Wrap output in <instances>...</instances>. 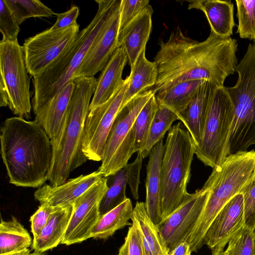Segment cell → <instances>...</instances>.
<instances>
[{
    "mask_svg": "<svg viewBox=\"0 0 255 255\" xmlns=\"http://www.w3.org/2000/svg\"><path fill=\"white\" fill-rule=\"evenodd\" d=\"M195 146L182 122L168 131L160 169V209L162 220L174 211L187 194Z\"/></svg>",
    "mask_w": 255,
    "mask_h": 255,
    "instance_id": "obj_6",
    "label": "cell"
},
{
    "mask_svg": "<svg viewBox=\"0 0 255 255\" xmlns=\"http://www.w3.org/2000/svg\"><path fill=\"white\" fill-rule=\"evenodd\" d=\"M234 116V105L225 86L215 87L210 99L201 141L195 151L206 166L214 168L229 155Z\"/></svg>",
    "mask_w": 255,
    "mask_h": 255,
    "instance_id": "obj_8",
    "label": "cell"
},
{
    "mask_svg": "<svg viewBox=\"0 0 255 255\" xmlns=\"http://www.w3.org/2000/svg\"><path fill=\"white\" fill-rule=\"evenodd\" d=\"M74 88L67 110V123L59 149L53 153L48 178L52 186H59L69 179L70 173L88 160L82 151V139L91 97L97 79L82 77L73 80Z\"/></svg>",
    "mask_w": 255,
    "mask_h": 255,
    "instance_id": "obj_5",
    "label": "cell"
},
{
    "mask_svg": "<svg viewBox=\"0 0 255 255\" xmlns=\"http://www.w3.org/2000/svg\"><path fill=\"white\" fill-rule=\"evenodd\" d=\"M142 159L141 152H138L134 161L126 165L128 173V183L130 186L132 195L135 200L139 198L138 186Z\"/></svg>",
    "mask_w": 255,
    "mask_h": 255,
    "instance_id": "obj_41",
    "label": "cell"
},
{
    "mask_svg": "<svg viewBox=\"0 0 255 255\" xmlns=\"http://www.w3.org/2000/svg\"><path fill=\"white\" fill-rule=\"evenodd\" d=\"M206 80H189L158 91L155 97L158 105L166 106L178 116L194 97L199 87Z\"/></svg>",
    "mask_w": 255,
    "mask_h": 255,
    "instance_id": "obj_28",
    "label": "cell"
},
{
    "mask_svg": "<svg viewBox=\"0 0 255 255\" xmlns=\"http://www.w3.org/2000/svg\"><path fill=\"white\" fill-rule=\"evenodd\" d=\"M244 204V226L255 229V175L242 192Z\"/></svg>",
    "mask_w": 255,
    "mask_h": 255,
    "instance_id": "obj_38",
    "label": "cell"
},
{
    "mask_svg": "<svg viewBox=\"0 0 255 255\" xmlns=\"http://www.w3.org/2000/svg\"><path fill=\"white\" fill-rule=\"evenodd\" d=\"M137 224L142 234L143 247L151 255H169V252L157 226L148 217L144 202H137L131 219Z\"/></svg>",
    "mask_w": 255,
    "mask_h": 255,
    "instance_id": "obj_26",
    "label": "cell"
},
{
    "mask_svg": "<svg viewBox=\"0 0 255 255\" xmlns=\"http://www.w3.org/2000/svg\"><path fill=\"white\" fill-rule=\"evenodd\" d=\"M215 87L209 81H204L192 100L178 115L189 132L195 147L201 141L210 99Z\"/></svg>",
    "mask_w": 255,
    "mask_h": 255,
    "instance_id": "obj_21",
    "label": "cell"
},
{
    "mask_svg": "<svg viewBox=\"0 0 255 255\" xmlns=\"http://www.w3.org/2000/svg\"><path fill=\"white\" fill-rule=\"evenodd\" d=\"M59 206L41 204L37 211L30 217L31 231L33 238L38 237L53 213Z\"/></svg>",
    "mask_w": 255,
    "mask_h": 255,
    "instance_id": "obj_40",
    "label": "cell"
},
{
    "mask_svg": "<svg viewBox=\"0 0 255 255\" xmlns=\"http://www.w3.org/2000/svg\"><path fill=\"white\" fill-rule=\"evenodd\" d=\"M103 177L97 170L89 174L70 179L59 186L45 184L35 191L34 197L40 204L52 206L72 205Z\"/></svg>",
    "mask_w": 255,
    "mask_h": 255,
    "instance_id": "obj_18",
    "label": "cell"
},
{
    "mask_svg": "<svg viewBox=\"0 0 255 255\" xmlns=\"http://www.w3.org/2000/svg\"><path fill=\"white\" fill-rule=\"evenodd\" d=\"M164 153L163 139L151 148L146 164L145 207L148 217L156 225L162 220L160 209V169Z\"/></svg>",
    "mask_w": 255,
    "mask_h": 255,
    "instance_id": "obj_22",
    "label": "cell"
},
{
    "mask_svg": "<svg viewBox=\"0 0 255 255\" xmlns=\"http://www.w3.org/2000/svg\"><path fill=\"white\" fill-rule=\"evenodd\" d=\"M32 244L29 233L15 217L7 221L1 219L0 254L24 250Z\"/></svg>",
    "mask_w": 255,
    "mask_h": 255,
    "instance_id": "obj_29",
    "label": "cell"
},
{
    "mask_svg": "<svg viewBox=\"0 0 255 255\" xmlns=\"http://www.w3.org/2000/svg\"><path fill=\"white\" fill-rule=\"evenodd\" d=\"M19 25L30 17H49L55 14L50 8L38 0H5Z\"/></svg>",
    "mask_w": 255,
    "mask_h": 255,
    "instance_id": "obj_32",
    "label": "cell"
},
{
    "mask_svg": "<svg viewBox=\"0 0 255 255\" xmlns=\"http://www.w3.org/2000/svg\"><path fill=\"white\" fill-rule=\"evenodd\" d=\"M158 104L154 94L141 109L134 121L133 128L136 152H141L144 146Z\"/></svg>",
    "mask_w": 255,
    "mask_h": 255,
    "instance_id": "obj_33",
    "label": "cell"
},
{
    "mask_svg": "<svg viewBox=\"0 0 255 255\" xmlns=\"http://www.w3.org/2000/svg\"><path fill=\"white\" fill-rule=\"evenodd\" d=\"M73 205L59 206L53 213L39 236L33 238V255H44L61 242L73 211Z\"/></svg>",
    "mask_w": 255,
    "mask_h": 255,
    "instance_id": "obj_24",
    "label": "cell"
},
{
    "mask_svg": "<svg viewBox=\"0 0 255 255\" xmlns=\"http://www.w3.org/2000/svg\"><path fill=\"white\" fill-rule=\"evenodd\" d=\"M128 76V84L125 93L121 109L139 94L151 89L157 78V69L154 61L145 57V48L139 54L134 65L131 67Z\"/></svg>",
    "mask_w": 255,
    "mask_h": 255,
    "instance_id": "obj_25",
    "label": "cell"
},
{
    "mask_svg": "<svg viewBox=\"0 0 255 255\" xmlns=\"http://www.w3.org/2000/svg\"><path fill=\"white\" fill-rule=\"evenodd\" d=\"M236 85L225 87L234 107L228 142L229 154L255 145V40L235 68Z\"/></svg>",
    "mask_w": 255,
    "mask_h": 255,
    "instance_id": "obj_7",
    "label": "cell"
},
{
    "mask_svg": "<svg viewBox=\"0 0 255 255\" xmlns=\"http://www.w3.org/2000/svg\"><path fill=\"white\" fill-rule=\"evenodd\" d=\"M188 9L202 11L209 22L211 32L216 35L228 38L233 34L235 26L234 4L231 0H195L189 2Z\"/></svg>",
    "mask_w": 255,
    "mask_h": 255,
    "instance_id": "obj_23",
    "label": "cell"
},
{
    "mask_svg": "<svg viewBox=\"0 0 255 255\" xmlns=\"http://www.w3.org/2000/svg\"><path fill=\"white\" fill-rule=\"evenodd\" d=\"M74 88L69 82L34 114V120L45 130L52 143L53 153L61 146L67 123V110Z\"/></svg>",
    "mask_w": 255,
    "mask_h": 255,
    "instance_id": "obj_16",
    "label": "cell"
},
{
    "mask_svg": "<svg viewBox=\"0 0 255 255\" xmlns=\"http://www.w3.org/2000/svg\"><path fill=\"white\" fill-rule=\"evenodd\" d=\"M255 175V150L229 155L214 168L204 184L210 195L200 218L186 242L191 252H196L203 244L210 225L234 196L242 193Z\"/></svg>",
    "mask_w": 255,
    "mask_h": 255,
    "instance_id": "obj_4",
    "label": "cell"
},
{
    "mask_svg": "<svg viewBox=\"0 0 255 255\" xmlns=\"http://www.w3.org/2000/svg\"><path fill=\"white\" fill-rule=\"evenodd\" d=\"M79 8L74 5L67 11L62 13H55L57 20L51 27L54 29H60L71 26L77 23L79 15Z\"/></svg>",
    "mask_w": 255,
    "mask_h": 255,
    "instance_id": "obj_42",
    "label": "cell"
},
{
    "mask_svg": "<svg viewBox=\"0 0 255 255\" xmlns=\"http://www.w3.org/2000/svg\"><path fill=\"white\" fill-rule=\"evenodd\" d=\"M191 253L189 243L184 241L177 245L170 252L169 255H191Z\"/></svg>",
    "mask_w": 255,
    "mask_h": 255,
    "instance_id": "obj_43",
    "label": "cell"
},
{
    "mask_svg": "<svg viewBox=\"0 0 255 255\" xmlns=\"http://www.w3.org/2000/svg\"><path fill=\"white\" fill-rule=\"evenodd\" d=\"M128 81L127 77L122 88L110 99L89 111L82 139V151L88 160H103L106 140L121 109Z\"/></svg>",
    "mask_w": 255,
    "mask_h": 255,
    "instance_id": "obj_12",
    "label": "cell"
},
{
    "mask_svg": "<svg viewBox=\"0 0 255 255\" xmlns=\"http://www.w3.org/2000/svg\"><path fill=\"white\" fill-rule=\"evenodd\" d=\"M118 255H124V254L121 250H119Z\"/></svg>",
    "mask_w": 255,
    "mask_h": 255,
    "instance_id": "obj_46",
    "label": "cell"
},
{
    "mask_svg": "<svg viewBox=\"0 0 255 255\" xmlns=\"http://www.w3.org/2000/svg\"><path fill=\"white\" fill-rule=\"evenodd\" d=\"M238 19L237 33L241 38L255 40V0H236Z\"/></svg>",
    "mask_w": 255,
    "mask_h": 255,
    "instance_id": "obj_34",
    "label": "cell"
},
{
    "mask_svg": "<svg viewBox=\"0 0 255 255\" xmlns=\"http://www.w3.org/2000/svg\"><path fill=\"white\" fill-rule=\"evenodd\" d=\"M128 61L124 48L118 47L97 79L89 111L105 103L122 88L125 82L122 78L123 72Z\"/></svg>",
    "mask_w": 255,
    "mask_h": 255,
    "instance_id": "obj_20",
    "label": "cell"
},
{
    "mask_svg": "<svg viewBox=\"0 0 255 255\" xmlns=\"http://www.w3.org/2000/svg\"><path fill=\"white\" fill-rule=\"evenodd\" d=\"M0 155L9 182L40 188L48 180L53 147L43 128L35 121L7 118L0 128Z\"/></svg>",
    "mask_w": 255,
    "mask_h": 255,
    "instance_id": "obj_2",
    "label": "cell"
},
{
    "mask_svg": "<svg viewBox=\"0 0 255 255\" xmlns=\"http://www.w3.org/2000/svg\"><path fill=\"white\" fill-rule=\"evenodd\" d=\"M178 120H179V117L174 112L166 106L158 104L144 146L140 152L143 158L149 155L151 148L163 139L173 122Z\"/></svg>",
    "mask_w": 255,
    "mask_h": 255,
    "instance_id": "obj_30",
    "label": "cell"
},
{
    "mask_svg": "<svg viewBox=\"0 0 255 255\" xmlns=\"http://www.w3.org/2000/svg\"><path fill=\"white\" fill-rule=\"evenodd\" d=\"M20 27L5 0H0V31L2 40L17 41Z\"/></svg>",
    "mask_w": 255,
    "mask_h": 255,
    "instance_id": "obj_36",
    "label": "cell"
},
{
    "mask_svg": "<svg viewBox=\"0 0 255 255\" xmlns=\"http://www.w3.org/2000/svg\"><path fill=\"white\" fill-rule=\"evenodd\" d=\"M79 32L77 23L63 29L50 27L26 39L22 47L29 74L33 78L42 75L71 46Z\"/></svg>",
    "mask_w": 255,
    "mask_h": 255,
    "instance_id": "obj_11",
    "label": "cell"
},
{
    "mask_svg": "<svg viewBox=\"0 0 255 255\" xmlns=\"http://www.w3.org/2000/svg\"><path fill=\"white\" fill-rule=\"evenodd\" d=\"M114 176L112 185L100 203V216L115 208L127 199L126 189L128 179L126 166L121 169Z\"/></svg>",
    "mask_w": 255,
    "mask_h": 255,
    "instance_id": "obj_31",
    "label": "cell"
},
{
    "mask_svg": "<svg viewBox=\"0 0 255 255\" xmlns=\"http://www.w3.org/2000/svg\"><path fill=\"white\" fill-rule=\"evenodd\" d=\"M225 245H219L212 250V255H225L224 248Z\"/></svg>",
    "mask_w": 255,
    "mask_h": 255,
    "instance_id": "obj_44",
    "label": "cell"
},
{
    "mask_svg": "<svg viewBox=\"0 0 255 255\" xmlns=\"http://www.w3.org/2000/svg\"><path fill=\"white\" fill-rule=\"evenodd\" d=\"M0 255H33V253H31L30 250L28 249L17 251V252H10L6 254H0Z\"/></svg>",
    "mask_w": 255,
    "mask_h": 255,
    "instance_id": "obj_45",
    "label": "cell"
},
{
    "mask_svg": "<svg viewBox=\"0 0 255 255\" xmlns=\"http://www.w3.org/2000/svg\"><path fill=\"white\" fill-rule=\"evenodd\" d=\"M210 193L204 185L194 193H188L182 204L156 225L169 253L187 241L202 213Z\"/></svg>",
    "mask_w": 255,
    "mask_h": 255,
    "instance_id": "obj_13",
    "label": "cell"
},
{
    "mask_svg": "<svg viewBox=\"0 0 255 255\" xmlns=\"http://www.w3.org/2000/svg\"><path fill=\"white\" fill-rule=\"evenodd\" d=\"M120 6L91 46L72 79L93 77L102 71L118 48L120 30Z\"/></svg>",
    "mask_w": 255,
    "mask_h": 255,
    "instance_id": "obj_15",
    "label": "cell"
},
{
    "mask_svg": "<svg viewBox=\"0 0 255 255\" xmlns=\"http://www.w3.org/2000/svg\"><path fill=\"white\" fill-rule=\"evenodd\" d=\"M0 84L7 93L8 107L17 117L31 118L30 78L22 46L18 41L0 42Z\"/></svg>",
    "mask_w": 255,
    "mask_h": 255,
    "instance_id": "obj_10",
    "label": "cell"
},
{
    "mask_svg": "<svg viewBox=\"0 0 255 255\" xmlns=\"http://www.w3.org/2000/svg\"><path fill=\"white\" fill-rule=\"evenodd\" d=\"M148 0H121L120 29L136 17L148 5Z\"/></svg>",
    "mask_w": 255,
    "mask_h": 255,
    "instance_id": "obj_39",
    "label": "cell"
},
{
    "mask_svg": "<svg viewBox=\"0 0 255 255\" xmlns=\"http://www.w3.org/2000/svg\"><path fill=\"white\" fill-rule=\"evenodd\" d=\"M154 59L157 78L151 89L154 94L182 82L203 80L216 87H224L238 64L236 39L222 38L210 32L202 42L192 39L178 27L168 40H160Z\"/></svg>",
    "mask_w": 255,
    "mask_h": 255,
    "instance_id": "obj_1",
    "label": "cell"
},
{
    "mask_svg": "<svg viewBox=\"0 0 255 255\" xmlns=\"http://www.w3.org/2000/svg\"><path fill=\"white\" fill-rule=\"evenodd\" d=\"M244 226V197L240 193L231 199L216 216L204 236L203 244L211 250L219 245L226 246Z\"/></svg>",
    "mask_w": 255,
    "mask_h": 255,
    "instance_id": "obj_17",
    "label": "cell"
},
{
    "mask_svg": "<svg viewBox=\"0 0 255 255\" xmlns=\"http://www.w3.org/2000/svg\"><path fill=\"white\" fill-rule=\"evenodd\" d=\"M151 89L136 96L119 112L106 140L104 157L98 171L104 177L114 175L127 164L135 149L134 121L154 94Z\"/></svg>",
    "mask_w": 255,
    "mask_h": 255,
    "instance_id": "obj_9",
    "label": "cell"
},
{
    "mask_svg": "<svg viewBox=\"0 0 255 255\" xmlns=\"http://www.w3.org/2000/svg\"><path fill=\"white\" fill-rule=\"evenodd\" d=\"M153 11L152 6L148 4L136 17L120 30L118 48H124L130 67L146 47L152 29Z\"/></svg>",
    "mask_w": 255,
    "mask_h": 255,
    "instance_id": "obj_19",
    "label": "cell"
},
{
    "mask_svg": "<svg viewBox=\"0 0 255 255\" xmlns=\"http://www.w3.org/2000/svg\"><path fill=\"white\" fill-rule=\"evenodd\" d=\"M133 208L129 198L111 211L100 217L94 227L91 238L107 240L118 230L127 226L131 225Z\"/></svg>",
    "mask_w": 255,
    "mask_h": 255,
    "instance_id": "obj_27",
    "label": "cell"
},
{
    "mask_svg": "<svg viewBox=\"0 0 255 255\" xmlns=\"http://www.w3.org/2000/svg\"><path fill=\"white\" fill-rule=\"evenodd\" d=\"M109 188L107 177H103L76 200L62 244L69 246L91 238L101 217L100 203Z\"/></svg>",
    "mask_w": 255,
    "mask_h": 255,
    "instance_id": "obj_14",
    "label": "cell"
},
{
    "mask_svg": "<svg viewBox=\"0 0 255 255\" xmlns=\"http://www.w3.org/2000/svg\"><path fill=\"white\" fill-rule=\"evenodd\" d=\"M225 255H255L254 231L244 226L228 242Z\"/></svg>",
    "mask_w": 255,
    "mask_h": 255,
    "instance_id": "obj_35",
    "label": "cell"
},
{
    "mask_svg": "<svg viewBox=\"0 0 255 255\" xmlns=\"http://www.w3.org/2000/svg\"><path fill=\"white\" fill-rule=\"evenodd\" d=\"M98 8L95 16L80 31L71 46L52 63L39 77L33 78L31 104L34 114L69 82L95 40L120 6L121 0H96Z\"/></svg>",
    "mask_w": 255,
    "mask_h": 255,
    "instance_id": "obj_3",
    "label": "cell"
},
{
    "mask_svg": "<svg viewBox=\"0 0 255 255\" xmlns=\"http://www.w3.org/2000/svg\"><path fill=\"white\" fill-rule=\"evenodd\" d=\"M125 242L120 249L124 255H144L143 238L136 222L133 220Z\"/></svg>",
    "mask_w": 255,
    "mask_h": 255,
    "instance_id": "obj_37",
    "label": "cell"
}]
</instances>
